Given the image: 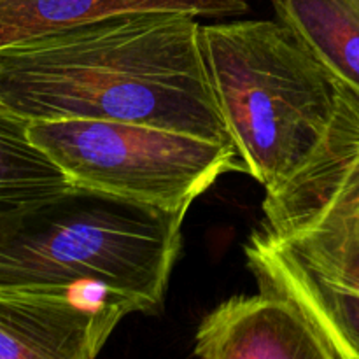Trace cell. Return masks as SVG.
<instances>
[{"label":"cell","instance_id":"obj_8","mask_svg":"<svg viewBox=\"0 0 359 359\" xmlns=\"http://www.w3.org/2000/svg\"><path fill=\"white\" fill-rule=\"evenodd\" d=\"M244 252L259 290L291 302L328 342L335 359H359V286L321 272L259 228Z\"/></svg>","mask_w":359,"mask_h":359},{"label":"cell","instance_id":"obj_6","mask_svg":"<svg viewBox=\"0 0 359 359\" xmlns=\"http://www.w3.org/2000/svg\"><path fill=\"white\" fill-rule=\"evenodd\" d=\"M128 314L98 294L0 287V359H93Z\"/></svg>","mask_w":359,"mask_h":359},{"label":"cell","instance_id":"obj_7","mask_svg":"<svg viewBox=\"0 0 359 359\" xmlns=\"http://www.w3.org/2000/svg\"><path fill=\"white\" fill-rule=\"evenodd\" d=\"M202 359H335L332 347L291 302L259 290L228 298L198 325Z\"/></svg>","mask_w":359,"mask_h":359},{"label":"cell","instance_id":"obj_3","mask_svg":"<svg viewBox=\"0 0 359 359\" xmlns=\"http://www.w3.org/2000/svg\"><path fill=\"white\" fill-rule=\"evenodd\" d=\"M200 49L245 174L279 188L319 153L342 93L279 20L200 25Z\"/></svg>","mask_w":359,"mask_h":359},{"label":"cell","instance_id":"obj_1","mask_svg":"<svg viewBox=\"0 0 359 359\" xmlns=\"http://www.w3.org/2000/svg\"><path fill=\"white\" fill-rule=\"evenodd\" d=\"M0 102L28 123H139L233 144L200 25L181 11L116 14L0 49Z\"/></svg>","mask_w":359,"mask_h":359},{"label":"cell","instance_id":"obj_2","mask_svg":"<svg viewBox=\"0 0 359 359\" xmlns=\"http://www.w3.org/2000/svg\"><path fill=\"white\" fill-rule=\"evenodd\" d=\"M188 209L168 210L72 188L0 216V287H53L158 314L182 245Z\"/></svg>","mask_w":359,"mask_h":359},{"label":"cell","instance_id":"obj_4","mask_svg":"<svg viewBox=\"0 0 359 359\" xmlns=\"http://www.w3.org/2000/svg\"><path fill=\"white\" fill-rule=\"evenodd\" d=\"M28 135L76 188L160 209H189L228 172H245L233 144L123 121H30Z\"/></svg>","mask_w":359,"mask_h":359},{"label":"cell","instance_id":"obj_11","mask_svg":"<svg viewBox=\"0 0 359 359\" xmlns=\"http://www.w3.org/2000/svg\"><path fill=\"white\" fill-rule=\"evenodd\" d=\"M72 188L28 135V121L0 102V216L25 212Z\"/></svg>","mask_w":359,"mask_h":359},{"label":"cell","instance_id":"obj_10","mask_svg":"<svg viewBox=\"0 0 359 359\" xmlns=\"http://www.w3.org/2000/svg\"><path fill=\"white\" fill-rule=\"evenodd\" d=\"M277 20L359 105V0H270Z\"/></svg>","mask_w":359,"mask_h":359},{"label":"cell","instance_id":"obj_9","mask_svg":"<svg viewBox=\"0 0 359 359\" xmlns=\"http://www.w3.org/2000/svg\"><path fill=\"white\" fill-rule=\"evenodd\" d=\"M248 9L245 0H0V49L123 13L181 11L196 18H233Z\"/></svg>","mask_w":359,"mask_h":359},{"label":"cell","instance_id":"obj_5","mask_svg":"<svg viewBox=\"0 0 359 359\" xmlns=\"http://www.w3.org/2000/svg\"><path fill=\"white\" fill-rule=\"evenodd\" d=\"M259 230L321 272L359 286V105L347 95L319 153L266 191Z\"/></svg>","mask_w":359,"mask_h":359}]
</instances>
